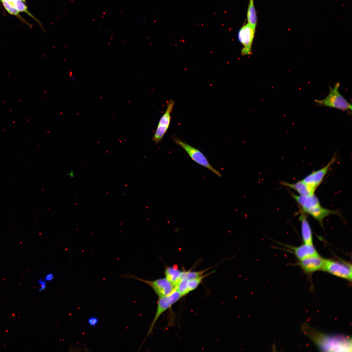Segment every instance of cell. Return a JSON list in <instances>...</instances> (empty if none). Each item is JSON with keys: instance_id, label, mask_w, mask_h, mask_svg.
<instances>
[{"instance_id": "obj_8", "label": "cell", "mask_w": 352, "mask_h": 352, "mask_svg": "<svg viewBox=\"0 0 352 352\" xmlns=\"http://www.w3.org/2000/svg\"><path fill=\"white\" fill-rule=\"evenodd\" d=\"M174 102L171 100L167 104L166 110L159 121L156 131L153 137V141L157 144L160 142L168 130L171 122V114L173 111Z\"/></svg>"}, {"instance_id": "obj_25", "label": "cell", "mask_w": 352, "mask_h": 352, "mask_svg": "<svg viewBox=\"0 0 352 352\" xmlns=\"http://www.w3.org/2000/svg\"><path fill=\"white\" fill-rule=\"evenodd\" d=\"M275 345L274 344L272 346L273 351H274V350L275 349Z\"/></svg>"}, {"instance_id": "obj_7", "label": "cell", "mask_w": 352, "mask_h": 352, "mask_svg": "<svg viewBox=\"0 0 352 352\" xmlns=\"http://www.w3.org/2000/svg\"><path fill=\"white\" fill-rule=\"evenodd\" d=\"M322 270L342 278L351 280V265L325 259Z\"/></svg>"}, {"instance_id": "obj_22", "label": "cell", "mask_w": 352, "mask_h": 352, "mask_svg": "<svg viewBox=\"0 0 352 352\" xmlns=\"http://www.w3.org/2000/svg\"><path fill=\"white\" fill-rule=\"evenodd\" d=\"M38 283L40 285L39 291L40 292L45 290L46 288V282L42 279H40L38 281Z\"/></svg>"}, {"instance_id": "obj_17", "label": "cell", "mask_w": 352, "mask_h": 352, "mask_svg": "<svg viewBox=\"0 0 352 352\" xmlns=\"http://www.w3.org/2000/svg\"><path fill=\"white\" fill-rule=\"evenodd\" d=\"M13 2V3L14 7L16 9H17L19 12H24L27 13L33 19H34L38 23L42 30L44 29L42 24L40 21L29 12L28 10L27 6L25 5L23 2L20 1V0H16L15 1Z\"/></svg>"}, {"instance_id": "obj_21", "label": "cell", "mask_w": 352, "mask_h": 352, "mask_svg": "<svg viewBox=\"0 0 352 352\" xmlns=\"http://www.w3.org/2000/svg\"><path fill=\"white\" fill-rule=\"evenodd\" d=\"M98 322L99 320L98 318L95 317H89L88 320V324L91 326H96L98 324Z\"/></svg>"}, {"instance_id": "obj_9", "label": "cell", "mask_w": 352, "mask_h": 352, "mask_svg": "<svg viewBox=\"0 0 352 352\" xmlns=\"http://www.w3.org/2000/svg\"><path fill=\"white\" fill-rule=\"evenodd\" d=\"M255 32V28L248 23L243 26L238 33V37L243 45L242 50L243 55H248L251 53V47Z\"/></svg>"}, {"instance_id": "obj_18", "label": "cell", "mask_w": 352, "mask_h": 352, "mask_svg": "<svg viewBox=\"0 0 352 352\" xmlns=\"http://www.w3.org/2000/svg\"><path fill=\"white\" fill-rule=\"evenodd\" d=\"M188 281L187 279L184 278L175 287L182 297L187 295L189 292L188 287Z\"/></svg>"}, {"instance_id": "obj_16", "label": "cell", "mask_w": 352, "mask_h": 352, "mask_svg": "<svg viewBox=\"0 0 352 352\" xmlns=\"http://www.w3.org/2000/svg\"><path fill=\"white\" fill-rule=\"evenodd\" d=\"M247 18L248 24L255 28L257 22V18L254 7L253 0H250L248 6Z\"/></svg>"}, {"instance_id": "obj_20", "label": "cell", "mask_w": 352, "mask_h": 352, "mask_svg": "<svg viewBox=\"0 0 352 352\" xmlns=\"http://www.w3.org/2000/svg\"><path fill=\"white\" fill-rule=\"evenodd\" d=\"M208 269L199 272H189L187 271L185 278L188 280L197 278L199 276L203 275Z\"/></svg>"}, {"instance_id": "obj_3", "label": "cell", "mask_w": 352, "mask_h": 352, "mask_svg": "<svg viewBox=\"0 0 352 352\" xmlns=\"http://www.w3.org/2000/svg\"><path fill=\"white\" fill-rule=\"evenodd\" d=\"M339 82L336 83L333 88L330 87L329 93L325 98L321 100H315L317 105L319 107H330L343 111L351 112L352 105L340 93L339 88Z\"/></svg>"}, {"instance_id": "obj_23", "label": "cell", "mask_w": 352, "mask_h": 352, "mask_svg": "<svg viewBox=\"0 0 352 352\" xmlns=\"http://www.w3.org/2000/svg\"><path fill=\"white\" fill-rule=\"evenodd\" d=\"M54 278V275L53 273H49L45 276L44 280L46 282L51 281L53 280Z\"/></svg>"}, {"instance_id": "obj_19", "label": "cell", "mask_w": 352, "mask_h": 352, "mask_svg": "<svg viewBox=\"0 0 352 352\" xmlns=\"http://www.w3.org/2000/svg\"><path fill=\"white\" fill-rule=\"evenodd\" d=\"M209 274H210L201 275L197 278L189 280L188 282V287L189 292L194 291L197 289L199 285L202 282L203 279Z\"/></svg>"}, {"instance_id": "obj_10", "label": "cell", "mask_w": 352, "mask_h": 352, "mask_svg": "<svg viewBox=\"0 0 352 352\" xmlns=\"http://www.w3.org/2000/svg\"><path fill=\"white\" fill-rule=\"evenodd\" d=\"M336 161V157L333 156L331 161L322 168L314 171L307 175L302 180L307 185L315 189L322 182L328 173L330 167Z\"/></svg>"}, {"instance_id": "obj_4", "label": "cell", "mask_w": 352, "mask_h": 352, "mask_svg": "<svg viewBox=\"0 0 352 352\" xmlns=\"http://www.w3.org/2000/svg\"><path fill=\"white\" fill-rule=\"evenodd\" d=\"M173 138L175 144L185 150L192 160L198 164L205 168L219 177H222L221 173L211 165L206 157L200 151L177 137L173 136Z\"/></svg>"}, {"instance_id": "obj_24", "label": "cell", "mask_w": 352, "mask_h": 352, "mask_svg": "<svg viewBox=\"0 0 352 352\" xmlns=\"http://www.w3.org/2000/svg\"><path fill=\"white\" fill-rule=\"evenodd\" d=\"M67 174L71 178H73L74 177V173L72 170H71L69 172L67 173Z\"/></svg>"}, {"instance_id": "obj_1", "label": "cell", "mask_w": 352, "mask_h": 352, "mask_svg": "<svg viewBox=\"0 0 352 352\" xmlns=\"http://www.w3.org/2000/svg\"><path fill=\"white\" fill-rule=\"evenodd\" d=\"M290 193L299 205L301 211L311 215L321 225H323V220L326 217L332 215H340L339 211L331 210L323 207L319 200L314 195L308 196H297L292 192Z\"/></svg>"}, {"instance_id": "obj_11", "label": "cell", "mask_w": 352, "mask_h": 352, "mask_svg": "<svg viewBox=\"0 0 352 352\" xmlns=\"http://www.w3.org/2000/svg\"><path fill=\"white\" fill-rule=\"evenodd\" d=\"M324 261V259L318 255L309 257L301 261L299 265L305 272L312 273L322 270Z\"/></svg>"}, {"instance_id": "obj_6", "label": "cell", "mask_w": 352, "mask_h": 352, "mask_svg": "<svg viewBox=\"0 0 352 352\" xmlns=\"http://www.w3.org/2000/svg\"><path fill=\"white\" fill-rule=\"evenodd\" d=\"M182 297V296L179 292L175 289L169 295L159 297L155 316L150 326L149 329L145 340L142 343V345H143L147 338L152 333L155 325L159 317L168 309L177 302Z\"/></svg>"}, {"instance_id": "obj_14", "label": "cell", "mask_w": 352, "mask_h": 352, "mask_svg": "<svg viewBox=\"0 0 352 352\" xmlns=\"http://www.w3.org/2000/svg\"><path fill=\"white\" fill-rule=\"evenodd\" d=\"M301 223V230L304 244L313 245L312 229L305 213L301 212L299 217Z\"/></svg>"}, {"instance_id": "obj_13", "label": "cell", "mask_w": 352, "mask_h": 352, "mask_svg": "<svg viewBox=\"0 0 352 352\" xmlns=\"http://www.w3.org/2000/svg\"><path fill=\"white\" fill-rule=\"evenodd\" d=\"M295 255L300 261L312 257L319 255L313 245L304 244L293 248Z\"/></svg>"}, {"instance_id": "obj_12", "label": "cell", "mask_w": 352, "mask_h": 352, "mask_svg": "<svg viewBox=\"0 0 352 352\" xmlns=\"http://www.w3.org/2000/svg\"><path fill=\"white\" fill-rule=\"evenodd\" d=\"M280 185L293 189L296 191L300 196H308L314 195L316 189L310 187L302 180L295 183L291 184L281 181Z\"/></svg>"}, {"instance_id": "obj_2", "label": "cell", "mask_w": 352, "mask_h": 352, "mask_svg": "<svg viewBox=\"0 0 352 352\" xmlns=\"http://www.w3.org/2000/svg\"><path fill=\"white\" fill-rule=\"evenodd\" d=\"M310 330L307 333L322 350L349 351L351 349V341L350 338L340 336H329Z\"/></svg>"}, {"instance_id": "obj_5", "label": "cell", "mask_w": 352, "mask_h": 352, "mask_svg": "<svg viewBox=\"0 0 352 352\" xmlns=\"http://www.w3.org/2000/svg\"><path fill=\"white\" fill-rule=\"evenodd\" d=\"M120 277L136 280L147 284L152 288L158 297L169 295L175 289L173 285L166 279L150 281L140 278L131 273L124 274L121 275Z\"/></svg>"}, {"instance_id": "obj_15", "label": "cell", "mask_w": 352, "mask_h": 352, "mask_svg": "<svg viewBox=\"0 0 352 352\" xmlns=\"http://www.w3.org/2000/svg\"><path fill=\"white\" fill-rule=\"evenodd\" d=\"M181 272L175 267H168L165 271L166 279L171 282L175 287Z\"/></svg>"}]
</instances>
